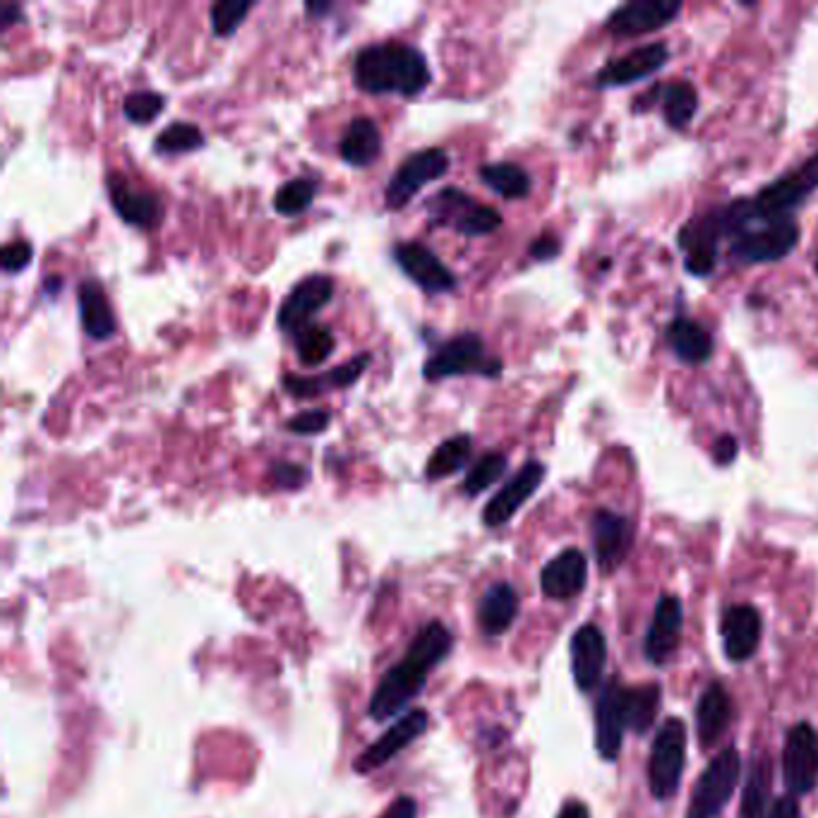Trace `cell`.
<instances>
[{"mask_svg":"<svg viewBox=\"0 0 818 818\" xmlns=\"http://www.w3.org/2000/svg\"><path fill=\"white\" fill-rule=\"evenodd\" d=\"M108 200H111L116 214L130 226L154 228L164 216V204L159 195L149 190H140L120 173H111L106 180Z\"/></svg>","mask_w":818,"mask_h":818,"instance_id":"17","label":"cell"},{"mask_svg":"<svg viewBox=\"0 0 818 818\" xmlns=\"http://www.w3.org/2000/svg\"><path fill=\"white\" fill-rule=\"evenodd\" d=\"M608 660L605 636L593 624H586L572 639V670L579 689H593L603 677Z\"/></svg>","mask_w":818,"mask_h":818,"instance_id":"23","label":"cell"},{"mask_svg":"<svg viewBox=\"0 0 818 818\" xmlns=\"http://www.w3.org/2000/svg\"><path fill=\"white\" fill-rule=\"evenodd\" d=\"M816 274H818V260H816Z\"/></svg>","mask_w":818,"mask_h":818,"instance_id":"53","label":"cell"},{"mask_svg":"<svg viewBox=\"0 0 818 818\" xmlns=\"http://www.w3.org/2000/svg\"><path fill=\"white\" fill-rule=\"evenodd\" d=\"M423 375L430 382L459 375L497 377L502 375V360L485 353V344L476 332H464L440 346L435 356L428 358Z\"/></svg>","mask_w":818,"mask_h":818,"instance_id":"4","label":"cell"},{"mask_svg":"<svg viewBox=\"0 0 818 818\" xmlns=\"http://www.w3.org/2000/svg\"><path fill=\"white\" fill-rule=\"evenodd\" d=\"M771 775L773 766L768 756H761V759L754 761L751 773L747 778V787H744L739 818H766L768 797H771Z\"/></svg>","mask_w":818,"mask_h":818,"instance_id":"35","label":"cell"},{"mask_svg":"<svg viewBox=\"0 0 818 818\" xmlns=\"http://www.w3.org/2000/svg\"><path fill=\"white\" fill-rule=\"evenodd\" d=\"M20 17H22V8L20 5H5L3 8V12H0V20H3V27H10V24H15V22H20Z\"/></svg>","mask_w":818,"mask_h":818,"instance_id":"50","label":"cell"},{"mask_svg":"<svg viewBox=\"0 0 818 818\" xmlns=\"http://www.w3.org/2000/svg\"><path fill=\"white\" fill-rule=\"evenodd\" d=\"M732 720V703L723 684H711L696 706V730H699V742L703 747L713 744L725 735Z\"/></svg>","mask_w":818,"mask_h":818,"instance_id":"28","label":"cell"},{"mask_svg":"<svg viewBox=\"0 0 818 818\" xmlns=\"http://www.w3.org/2000/svg\"><path fill=\"white\" fill-rule=\"evenodd\" d=\"M449 166V154L440 147L413 152L399 168H396L387 190H384V202H387V207L404 209L428 183L447 173Z\"/></svg>","mask_w":818,"mask_h":818,"instance_id":"9","label":"cell"},{"mask_svg":"<svg viewBox=\"0 0 818 818\" xmlns=\"http://www.w3.org/2000/svg\"><path fill=\"white\" fill-rule=\"evenodd\" d=\"M332 5L329 3H308L305 5V12H310V15H324V12H329Z\"/></svg>","mask_w":818,"mask_h":818,"instance_id":"52","label":"cell"},{"mask_svg":"<svg viewBox=\"0 0 818 818\" xmlns=\"http://www.w3.org/2000/svg\"><path fill=\"white\" fill-rule=\"evenodd\" d=\"M471 452H473L471 435H454L449 440H444L440 447L432 452L430 461L425 466V476L430 480L454 476L456 471H461V468L468 464V459H471Z\"/></svg>","mask_w":818,"mask_h":818,"instance_id":"34","label":"cell"},{"mask_svg":"<svg viewBox=\"0 0 818 818\" xmlns=\"http://www.w3.org/2000/svg\"><path fill=\"white\" fill-rule=\"evenodd\" d=\"M543 478L545 466L540 461H528L521 471L488 502V507L483 512V524L488 528H500L504 524H509L512 516L533 497V492L543 483Z\"/></svg>","mask_w":818,"mask_h":818,"instance_id":"18","label":"cell"},{"mask_svg":"<svg viewBox=\"0 0 818 818\" xmlns=\"http://www.w3.org/2000/svg\"><path fill=\"white\" fill-rule=\"evenodd\" d=\"M77 303L84 334L96 341L111 339L116 334V317L101 284L94 279L82 281V286L77 288Z\"/></svg>","mask_w":818,"mask_h":818,"instance_id":"27","label":"cell"},{"mask_svg":"<svg viewBox=\"0 0 818 818\" xmlns=\"http://www.w3.org/2000/svg\"><path fill=\"white\" fill-rule=\"evenodd\" d=\"M588 579L586 557L581 550H564L560 555L545 564L540 574V586L543 593L552 600H572L584 591Z\"/></svg>","mask_w":818,"mask_h":818,"instance_id":"24","label":"cell"},{"mask_svg":"<svg viewBox=\"0 0 818 818\" xmlns=\"http://www.w3.org/2000/svg\"><path fill=\"white\" fill-rule=\"evenodd\" d=\"M761 631V615L751 605H732L723 612L720 634H723L725 653L732 663H744L756 653Z\"/></svg>","mask_w":818,"mask_h":818,"instance_id":"21","label":"cell"},{"mask_svg":"<svg viewBox=\"0 0 818 818\" xmlns=\"http://www.w3.org/2000/svg\"><path fill=\"white\" fill-rule=\"evenodd\" d=\"M516 612H519V598L514 588L509 584H495L480 598L478 622L488 636H500L512 627Z\"/></svg>","mask_w":818,"mask_h":818,"instance_id":"30","label":"cell"},{"mask_svg":"<svg viewBox=\"0 0 818 818\" xmlns=\"http://www.w3.org/2000/svg\"><path fill=\"white\" fill-rule=\"evenodd\" d=\"M768 818H802V811H799V802L795 797H783L778 799L773 804L771 814H768Z\"/></svg>","mask_w":818,"mask_h":818,"instance_id":"48","label":"cell"},{"mask_svg":"<svg viewBox=\"0 0 818 818\" xmlns=\"http://www.w3.org/2000/svg\"><path fill=\"white\" fill-rule=\"evenodd\" d=\"M818 190V149L807 161L799 164L795 171L778 178L775 183L766 185L761 192L749 197V209L763 219H790L799 204L807 200L811 192Z\"/></svg>","mask_w":818,"mask_h":818,"instance_id":"5","label":"cell"},{"mask_svg":"<svg viewBox=\"0 0 818 818\" xmlns=\"http://www.w3.org/2000/svg\"><path fill=\"white\" fill-rule=\"evenodd\" d=\"M507 471V456L500 452H490L485 456H480V461L473 464L471 471H468L464 480V492L468 497H476L480 492H485L492 488L497 480Z\"/></svg>","mask_w":818,"mask_h":818,"instance_id":"37","label":"cell"},{"mask_svg":"<svg viewBox=\"0 0 818 818\" xmlns=\"http://www.w3.org/2000/svg\"><path fill=\"white\" fill-rule=\"evenodd\" d=\"M619 708L624 727L634 732H646L653 725L660 708V687L658 684H643V687H622L619 689Z\"/></svg>","mask_w":818,"mask_h":818,"instance_id":"31","label":"cell"},{"mask_svg":"<svg viewBox=\"0 0 818 818\" xmlns=\"http://www.w3.org/2000/svg\"><path fill=\"white\" fill-rule=\"evenodd\" d=\"M687 756V727L682 720L670 718L658 730L651 761H648V785L655 799H670L679 787Z\"/></svg>","mask_w":818,"mask_h":818,"instance_id":"6","label":"cell"},{"mask_svg":"<svg viewBox=\"0 0 818 818\" xmlns=\"http://www.w3.org/2000/svg\"><path fill=\"white\" fill-rule=\"evenodd\" d=\"M739 454V442L732 437V435H723L718 437L715 444H713V461L718 466H730L732 461L737 459Z\"/></svg>","mask_w":818,"mask_h":818,"instance_id":"45","label":"cell"},{"mask_svg":"<svg viewBox=\"0 0 818 818\" xmlns=\"http://www.w3.org/2000/svg\"><path fill=\"white\" fill-rule=\"evenodd\" d=\"M428 207L432 216H437V221L452 224L456 231L468 238L488 236L502 226V214L495 207L478 204L459 188H444L428 202Z\"/></svg>","mask_w":818,"mask_h":818,"instance_id":"8","label":"cell"},{"mask_svg":"<svg viewBox=\"0 0 818 818\" xmlns=\"http://www.w3.org/2000/svg\"><path fill=\"white\" fill-rule=\"evenodd\" d=\"M334 298V281L329 276L324 274H312L308 279L293 286V291L284 298V303L279 308V327L288 334L298 336L300 332H305L312 327V320H315L322 308H327Z\"/></svg>","mask_w":818,"mask_h":818,"instance_id":"11","label":"cell"},{"mask_svg":"<svg viewBox=\"0 0 818 818\" xmlns=\"http://www.w3.org/2000/svg\"><path fill=\"white\" fill-rule=\"evenodd\" d=\"M591 531H593V548H596L600 569L615 572L619 564L627 560L631 543H634L631 521L622 514L600 509L593 516Z\"/></svg>","mask_w":818,"mask_h":818,"instance_id":"19","label":"cell"},{"mask_svg":"<svg viewBox=\"0 0 818 818\" xmlns=\"http://www.w3.org/2000/svg\"><path fill=\"white\" fill-rule=\"evenodd\" d=\"M667 60H670V48L663 41L634 48V51L610 60L603 70H598L596 87L598 89L627 87V84L641 82L646 77L655 75V72L667 63Z\"/></svg>","mask_w":818,"mask_h":818,"instance_id":"14","label":"cell"},{"mask_svg":"<svg viewBox=\"0 0 818 818\" xmlns=\"http://www.w3.org/2000/svg\"><path fill=\"white\" fill-rule=\"evenodd\" d=\"M742 759L737 749L720 751L715 759L708 763L703 775L691 792L687 818H718L720 811L727 807V802L735 795L739 785Z\"/></svg>","mask_w":818,"mask_h":818,"instance_id":"7","label":"cell"},{"mask_svg":"<svg viewBox=\"0 0 818 818\" xmlns=\"http://www.w3.org/2000/svg\"><path fill=\"white\" fill-rule=\"evenodd\" d=\"M164 96L156 92H132L125 96L123 101V113L130 123L147 125L152 120L164 111Z\"/></svg>","mask_w":818,"mask_h":818,"instance_id":"41","label":"cell"},{"mask_svg":"<svg viewBox=\"0 0 818 818\" xmlns=\"http://www.w3.org/2000/svg\"><path fill=\"white\" fill-rule=\"evenodd\" d=\"M660 106L665 123L675 130L687 128L699 111V92L691 82H670L660 87Z\"/></svg>","mask_w":818,"mask_h":818,"instance_id":"32","label":"cell"},{"mask_svg":"<svg viewBox=\"0 0 818 818\" xmlns=\"http://www.w3.org/2000/svg\"><path fill=\"white\" fill-rule=\"evenodd\" d=\"M315 200V183L308 178H293L279 188L274 197V209L281 216L303 214Z\"/></svg>","mask_w":818,"mask_h":818,"instance_id":"39","label":"cell"},{"mask_svg":"<svg viewBox=\"0 0 818 818\" xmlns=\"http://www.w3.org/2000/svg\"><path fill=\"white\" fill-rule=\"evenodd\" d=\"M560 248L562 245H560V240L555 236L543 233V236L533 240L531 248H528V252H531V257H536L540 262H545V260L557 257L560 255Z\"/></svg>","mask_w":818,"mask_h":818,"instance_id":"46","label":"cell"},{"mask_svg":"<svg viewBox=\"0 0 818 818\" xmlns=\"http://www.w3.org/2000/svg\"><path fill=\"white\" fill-rule=\"evenodd\" d=\"M452 631L442 622H428L408 646L401 663L384 672L380 687L372 694L370 718L375 723H384L399 715L423 691L428 675L452 653Z\"/></svg>","mask_w":818,"mask_h":818,"instance_id":"1","label":"cell"},{"mask_svg":"<svg viewBox=\"0 0 818 818\" xmlns=\"http://www.w3.org/2000/svg\"><path fill=\"white\" fill-rule=\"evenodd\" d=\"M336 348V336L329 327L324 324H312L305 332H300L296 336V351L300 363L308 368H317L322 363H327Z\"/></svg>","mask_w":818,"mask_h":818,"instance_id":"36","label":"cell"},{"mask_svg":"<svg viewBox=\"0 0 818 818\" xmlns=\"http://www.w3.org/2000/svg\"><path fill=\"white\" fill-rule=\"evenodd\" d=\"M783 778L792 795H807L818 783V735L802 723L790 730L783 751Z\"/></svg>","mask_w":818,"mask_h":818,"instance_id":"12","label":"cell"},{"mask_svg":"<svg viewBox=\"0 0 818 818\" xmlns=\"http://www.w3.org/2000/svg\"><path fill=\"white\" fill-rule=\"evenodd\" d=\"M204 147V135L195 123H171L159 132L154 149L159 154H185Z\"/></svg>","mask_w":818,"mask_h":818,"instance_id":"38","label":"cell"},{"mask_svg":"<svg viewBox=\"0 0 818 818\" xmlns=\"http://www.w3.org/2000/svg\"><path fill=\"white\" fill-rule=\"evenodd\" d=\"M394 260L425 293H449L456 288V276L447 264L423 243H399L394 248Z\"/></svg>","mask_w":818,"mask_h":818,"instance_id":"16","label":"cell"},{"mask_svg":"<svg viewBox=\"0 0 818 818\" xmlns=\"http://www.w3.org/2000/svg\"><path fill=\"white\" fill-rule=\"evenodd\" d=\"M353 82L368 94L416 96L430 84L428 58L411 44L384 41L358 51Z\"/></svg>","mask_w":818,"mask_h":818,"instance_id":"3","label":"cell"},{"mask_svg":"<svg viewBox=\"0 0 818 818\" xmlns=\"http://www.w3.org/2000/svg\"><path fill=\"white\" fill-rule=\"evenodd\" d=\"M619 689L622 684H617V679L608 682V687L600 694L596 711V744L605 761H617L622 749L624 720L619 708Z\"/></svg>","mask_w":818,"mask_h":818,"instance_id":"25","label":"cell"},{"mask_svg":"<svg viewBox=\"0 0 818 818\" xmlns=\"http://www.w3.org/2000/svg\"><path fill=\"white\" fill-rule=\"evenodd\" d=\"M269 476H272V483L281 490H298V488H303L308 480L305 468L291 461H276L272 466Z\"/></svg>","mask_w":818,"mask_h":818,"instance_id":"43","label":"cell"},{"mask_svg":"<svg viewBox=\"0 0 818 818\" xmlns=\"http://www.w3.org/2000/svg\"><path fill=\"white\" fill-rule=\"evenodd\" d=\"M679 248L684 252V267L694 276H708L718 267L723 228L715 209L694 216L679 228Z\"/></svg>","mask_w":818,"mask_h":818,"instance_id":"10","label":"cell"},{"mask_svg":"<svg viewBox=\"0 0 818 818\" xmlns=\"http://www.w3.org/2000/svg\"><path fill=\"white\" fill-rule=\"evenodd\" d=\"M60 286H63V279H58V276H48V279L44 281V293L53 298L60 293Z\"/></svg>","mask_w":818,"mask_h":818,"instance_id":"51","label":"cell"},{"mask_svg":"<svg viewBox=\"0 0 818 818\" xmlns=\"http://www.w3.org/2000/svg\"><path fill=\"white\" fill-rule=\"evenodd\" d=\"M682 622L684 610L679 598L663 596L658 600L655 615L651 629L646 634V658L653 665H665L675 655L679 639H682Z\"/></svg>","mask_w":818,"mask_h":818,"instance_id":"20","label":"cell"},{"mask_svg":"<svg viewBox=\"0 0 818 818\" xmlns=\"http://www.w3.org/2000/svg\"><path fill=\"white\" fill-rule=\"evenodd\" d=\"M32 257H34V250L27 240H12V243L3 248V269L8 274L22 272L32 262Z\"/></svg>","mask_w":818,"mask_h":818,"instance_id":"44","label":"cell"},{"mask_svg":"<svg viewBox=\"0 0 818 818\" xmlns=\"http://www.w3.org/2000/svg\"><path fill=\"white\" fill-rule=\"evenodd\" d=\"M557 818H591V811L581 802H567Z\"/></svg>","mask_w":818,"mask_h":818,"instance_id":"49","label":"cell"},{"mask_svg":"<svg viewBox=\"0 0 818 818\" xmlns=\"http://www.w3.org/2000/svg\"><path fill=\"white\" fill-rule=\"evenodd\" d=\"M682 12L679 0H634L619 5L605 22V29L615 36H641L667 27Z\"/></svg>","mask_w":818,"mask_h":818,"instance_id":"15","label":"cell"},{"mask_svg":"<svg viewBox=\"0 0 818 818\" xmlns=\"http://www.w3.org/2000/svg\"><path fill=\"white\" fill-rule=\"evenodd\" d=\"M339 152L344 156V161L351 166L363 168L375 164L382 154V135L375 120L368 116L353 118L344 132Z\"/></svg>","mask_w":818,"mask_h":818,"instance_id":"29","label":"cell"},{"mask_svg":"<svg viewBox=\"0 0 818 818\" xmlns=\"http://www.w3.org/2000/svg\"><path fill=\"white\" fill-rule=\"evenodd\" d=\"M252 10V3L248 0H219L212 5V29L216 36H228L233 34L240 24L245 22L248 12Z\"/></svg>","mask_w":818,"mask_h":818,"instance_id":"40","label":"cell"},{"mask_svg":"<svg viewBox=\"0 0 818 818\" xmlns=\"http://www.w3.org/2000/svg\"><path fill=\"white\" fill-rule=\"evenodd\" d=\"M428 723H430V715L428 711H423V708H416V711L406 713L404 718L396 720V723L384 732L377 742H372L365 751H360V756L353 763V771L372 773L384 763H389L396 754L411 747V744L423 735V732L428 730Z\"/></svg>","mask_w":818,"mask_h":818,"instance_id":"13","label":"cell"},{"mask_svg":"<svg viewBox=\"0 0 818 818\" xmlns=\"http://www.w3.org/2000/svg\"><path fill=\"white\" fill-rule=\"evenodd\" d=\"M332 413L324 411V408H308V411H300L293 418L286 420V428L296 432V435H320L329 428Z\"/></svg>","mask_w":818,"mask_h":818,"instance_id":"42","label":"cell"},{"mask_svg":"<svg viewBox=\"0 0 818 818\" xmlns=\"http://www.w3.org/2000/svg\"><path fill=\"white\" fill-rule=\"evenodd\" d=\"M665 339L682 363L687 365H703L713 356V336L706 327L689 317H675L670 322L665 332Z\"/></svg>","mask_w":818,"mask_h":818,"instance_id":"26","label":"cell"},{"mask_svg":"<svg viewBox=\"0 0 818 818\" xmlns=\"http://www.w3.org/2000/svg\"><path fill=\"white\" fill-rule=\"evenodd\" d=\"M370 363H372V353H360L348 360V363L324 372V375H317V377H303V375H293L291 372V375L281 377V384L286 394L296 396V399H315V396L324 392L351 387V384L358 382V377L368 370Z\"/></svg>","mask_w":818,"mask_h":818,"instance_id":"22","label":"cell"},{"mask_svg":"<svg viewBox=\"0 0 818 818\" xmlns=\"http://www.w3.org/2000/svg\"><path fill=\"white\" fill-rule=\"evenodd\" d=\"M718 221L723 228L727 255L732 262L768 264L785 260L799 243V224L792 219H763L749 209L747 200H735L718 207Z\"/></svg>","mask_w":818,"mask_h":818,"instance_id":"2","label":"cell"},{"mask_svg":"<svg viewBox=\"0 0 818 818\" xmlns=\"http://www.w3.org/2000/svg\"><path fill=\"white\" fill-rule=\"evenodd\" d=\"M380 818H418V804L411 797H396L392 807L384 811Z\"/></svg>","mask_w":818,"mask_h":818,"instance_id":"47","label":"cell"},{"mask_svg":"<svg viewBox=\"0 0 818 818\" xmlns=\"http://www.w3.org/2000/svg\"><path fill=\"white\" fill-rule=\"evenodd\" d=\"M478 173H480V180H483L488 188L495 190L504 200H524L533 188L531 176H528L521 166L509 164V161L488 164L480 168Z\"/></svg>","mask_w":818,"mask_h":818,"instance_id":"33","label":"cell"}]
</instances>
